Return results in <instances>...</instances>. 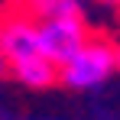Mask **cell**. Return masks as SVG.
<instances>
[{"mask_svg": "<svg viewBox=\"0 0 120 120\" xmlns=\"http://www.w3.org/2000/svg\"><path fill=\"white\" fill-rule=\"evenodd\" d=\"M33 13L39 20H49V16H78V3L75 0H29Z\"/></svg>", "mask_w": 120, "mask_h": 120, "instance_id": "cell-5", "label": "cell"}, {"mask_svg": "<svg viewBox=\"0 0 120 120\" xmlns=\"http://www.w3.org/2000/svg\"><path fill=\"white\" fill-rule=\"evenodd\" d=\"M117 68H120V49H117Z\"/></svg>", "mask_w": 120, "mask_h": 120, "instance_id": "cell-7", "label": "cell"}, {"mask_svg": "<svg viewBox=\"0 0 120 120\" xmlns=\"http://www.w3.org/2000/svg\"><path fill=\"white\" fill-rule=\"evenodd\" d=\"M84 42H88V33L81 26V16H49L39 26V49L55 65L71 62Z\"/></svg>", "mask_w": 120, "mask_h": 120, "instance_id": "cell-2", "label": "cell"}, {"mask_svg": "<svg viewBox=\"0 0 120 120\" xmlns=\"http://www.w3.org/2000/svg\"><path fill=\"white\" fill-rule=\"evenodd\" d=\"M117 68V49L107 42H84L75 59L62 65V81L68 88H98L114 75Z\"/></svg>", "mask_w": 120, "mask_h": 120, "instance_id": "cell-1", "label": "cell"}, {"mask_svg": "<svg viewBox=\"0 0 120 120\" xmlns=\"http://www.w3.org/2000/svg\"><path fill=\"white\" fill-rule=\"evenodd\" d=\"M7 65H10V62H7V55H3V49H0V75L7 71Z\"/></svg>", "mask_w": 120, "mask_h": 120, "instance_id": "cell-6", "label": "cell"}, {"mask_svg": "<svg viewBox=\"0 0 120 120\" xmlns=\"http://www.w3.org/2000/svg\"><path fill=\"white\" fill-rule=\"evenodd\" d=\"M0 49L7 62H23V59H33V55H42L39 49V26L26 20H7L0 26Z\"/></svg>", "mask_w": 120, "mask_h": 120, "instance_id": "cell-3", "label": "cell"}, {"mask_svg": "<svg viewBox=\"0 0 120 120\" xmlns=\"http://www.w3.org/2000/svg\"><path fill=\"white\" fill-rule=\"evenodd\" d=\"M13 68V75L23 81V84H29V88H49L52 81H55V62L45 59V55H33V59H23V62H13L10 65Z\"/></svg>", "mask_w": 120, "mask_h": 120, "instance_id": "cell-4", "label": "cell"}]
</instances>
